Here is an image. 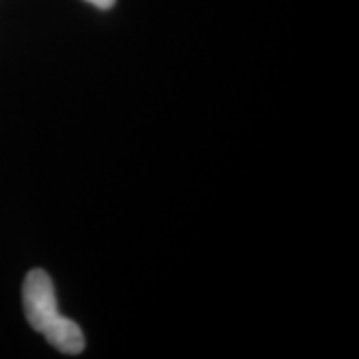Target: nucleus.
Returning a JSON list of instances; mask_svg holds the SVG:
<instances>
[{
	"instance_id": "obj_1",
	"label": "nucleus",
	"mask_w": 359,
	"mask_h": 359,
	"mask_svg": "<svg viewBox=\"0 0 359 359\" xmlns=\"http://www.w3.org/2000/svg\"><path fill=\"white\" fill-rule=\"evenodd\" d=\"M25 313L32 330L46 337L58 351L78 355L84 351V334L76 321L60 316L50 276L44 269H30L22 285Z\"/></svg>"
},
{
	"instance_id": "obj_2",
	"label": "nucleus",
	"mask_w": 359,
	"mask_h": 359,
	"mask_svg": "<svg viewBox=\"0 0 359 359\" xmlns=\"http://www.w3.org/2000/svg\"><path fill=\"white\" fill-rule=\"evenodd\" d=\"M86 2L96 6V8H100V11H110L116 4V0H86Z\"/></svg>"
}]
</instances>
